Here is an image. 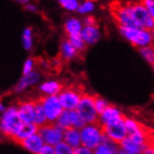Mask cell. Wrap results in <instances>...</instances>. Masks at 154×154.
Listing matches in <instances>:
<instances>
[{
    "mask_svg": "<svg viewBox=\"0 0 154 154\" xmlns=\"http://www.w3.org/2000/svg\"><path fill=\"white\" fill-rule=\"evenodd\" d=\"M22 124L23 122L18 112L17 105H10L7 109L1 113L0 131L4 137L13 140Z\"/></svg>",
    "mask_w": 154,
    "mask_h": 154,
    "instance_id": "6da1fadb",
    "label": "cell"
},
{
    "mask_svg": "<svg viewBox=\"0 0 154 154\" xmlns=\"http://www.w3.org/2000/svg\"><path fill=\"white\" fill-rule=\"evenodd\" d=\"M119 32L125 40H127L131 45L138 50L153 45L151 31L140 28V27L119 26Z\"/></svg>",
    "mask_w": 154,
    "mask_h": 154,
    "instance_id": "7a4b0ae2",
    "label": "cell"
},
{
    "mask_svg": "<svg viewBox=\"0 0 154 154\" xmlns=\"http://www.w3.org/2000/svg\"><path fill=\"white\" fill-rule=\"evenodd\" d=\"M81 146L94 150L106 139L103 126L98 122L85 124L80 129Z\"/></svg>",
    "mask_w": 154,
    "mask_h": 154,
    "instance_id": "3957f363",
    "label": "cell"
},
{
    "mask_svg": "<svg viewBox=\"0 0 154 154\" xmlns=\"http://www.w3.org/2000/svg\"><path fill=\"white\" fill-rule=\"evenodd\" d=\"M124 123L128 133V137L134 141L146 147L151 140L153 133L134 117H125Z\"/></svg>",
    "mask_w": 154,
    "mask_h": 154,
    "instance_id": "277c9868",
    "label": "cell"
},
{
    "mask_svg": "<svg viewBox=\"0 0 154 154\" xmlns=\"http://www.w3.org/2000/svg\"><path fill=\"white\" fill-rule=\"evenodd\" d=\"M76 110L85 124L98 122L99 113L94 105V95L84 93Z\"/></svg>",
    "mask_w": 154,
    "mask_h": 154,
    "instance_id": "5b68a950",
    "label": "cell"
},
{
    "mask_svg": "<svg viewBox=\"0 0 154 154\" xmlns=\"http://www.w3.org/2000/svg\"><path fill=\"white\" fill-rule=\"evenodd\" d=\"M83 94L84 92L81 88L70 85L64 87L58 97L65 110H76Z\"/></svg>",
    "mask_w": 154,
    "mask_h": 154,
    "instance_id": "8992f818",
    "label": "cell"
},
{
    "mask_svg": "<svg viewBox=\"0 0 154 154\" xmlns=\"http://www.w3.org/2000/svg\"><path fill=\"white\" fill-rule=\"evenodd\" d=\"M38 99L46 114L48 123H55L60 115L65 110L59 100L58 95L40 96Z\"/></svg>",
    "mask_w": 154,
    "mask_h": 154,
    "instance_id": "52a82bcc",
    "label": "cell"
},
{
    "mask_svg": "<svg viewBox=\"0 0 154 154\" xmlns=\"http://www.w3.org/2000/svg\"><path fill=\"white\" fill-rule=\"evenodd\" d=\"M131 11L134 21L140 28L152 31L154 29V19L149 15L147 8L143 6L141 2L130 4Z\"/></svg>",
    "mask_w": 154,
    "mask_h": 154,
    "instance_id": "ba28073f",
    "label": "cell"
},
{
    "mask_svg": "<svg viewBox=\"0 0 154 154\" xmlns=\"http://www.w3.org/2000/svg\"><path fill=\"white\" fill-rule=\"evenodd\" d=\"M39 134L42 137L44 142L49 146L55 147L57 144L64 141L65 130L60 128L55 123H47L39 128Z\"/></svg>",
    "mask_w": 154,
    "mask_h": 154,
    "instance_id": "9c48e42d",
    "label": "cell"
},
{
    "mask_svg": "<svg viewBox=\"0 0 154 154\" xmlns=\"http://www.w3.org/2000/svg\"><path fill=\"white\" fill-rule=\"evenodd\" d=\"M104 133L106 138L109 139L117 144H121L126 137H128V133L126 130L124 123V119L117 122L104 126Z\"/></svg>",
    "mask_w": 154,
    "mask_h": 154,
    "instance_id": "30bf717a",
    "label": "cell"
},
{
    "mask_svg": "<svg viewBox=\"0 0 154 154\" xmlns=\"http://www.w3.org/2000/svg\"><path fill=\"white\" fill-rule=\"evenodd\" d=\"M42 75L39 71L35 70L27 75H23L13 88V93L20 94L35 86L39 85L42 81Z\"/></svg>",
    "mask_w": 154,
    "mask_h": 154,
    "instance_id": "8fae6325",
    "label": "cell"
},
{
    "mask_svg": "<svg viewBox=\"0 0 154 154\" xmlns=\"http://www.w3.org/2000/svg\"><path fill=\"white\" fill-rule=\"evenodd\" d=\"M112 14L119 26L138 27L137 22L134 19L130 4L125 6H117L116 8H114Z\"/></svg>",
    "mask_w": 154,
    "mask_h": 154,
    "instance_id": "7c38bea8",
    "label": "cell"
},
{
    "mask_svg": "<svg viewBox=\"0 0 154 154\" xmlns=\"http://www.w3.org/2000/svg\"><path fill=\"white\" fill-rule=\"evenodd\" d=\"M125 116L123 115V112L121 108L115 105L110 104L102 113L99 114L98 123L104 127V126H106L108 124L123 120Z\"/></svg>",
    "mask_w": 154,
    "mask_h": 154,
    "instance_id": "4fadbf2b",
    "label": "cell"
},
{
    "mask_svg": "<svg viewBox=\"0 0 154 154\" xmlns=\"http://www.w3.org/2000/svg\"><path fill=\"white\" fill-rule=\"evenodd\" d=\"M64 87L60 80L51 79L42 81L38 86V90L41 96H53L59 95Z\"/></svg>",
    "mask_w": 154,
    "mask_h": 154,
    "instance_id": "5bb4252c",
    "label": "cell"
},
{
    "mask_svg": "<svg viewBox=\"0 0 154 154\" xmlns=\"http://www.w3.org/2000/svg\"><path fill=\"white\" fill-rule=\"evenodd\" d=\"M35 100L37 99H24L16 104L23 122H33Z\"/></svg>",
    "mask_w": 154,
    "mask_h": 154,
    "instance_id": "9a60e30c",
    "label": "cell"
},
{
    "mask_svg": "<svg viewBox=\"0 0 154 154\" xmlns=\"http://www.w3.org/2000/svg\"><path fill=\"white\" fill-rule=\"evenodd\" d=\"M20 145L25 150L32 154H39L46 144H45L39 133H37L33 134L32 137L23 140L22 143H20Z\"/></svg>",
    "mask_w": 154,
    "mask_h": 154,
    "instance_id": "2e32d148",
    "label": "cell"
},
{
    "mask_svg": "<svg viewBox=\"0 0 154 154\" xmlns=\"http://www.w3.org/2000/svg\"><path fill=\"white\" fill-rule=\"evenodd\" d=\"M80 35L84 39L87 46H92L96 44L101 38V31L96 24L84 25Z\"/></svg>",
    "mask_w": 154,
    "mask_h": 154,
    "instance_id": "e0dca14e",
    "label": "cell"
},
{
    "mask_svg": "<svg viewBox=\"0 0 154 154\" xmlns=\"http://www.w3.org/2000/svg\"><path fill=\"white\" fill-rule=\"evenodd\" d=\"M79 52L72 45L68 39L63 40L60 44L59 55L63 62H71L79 56Z\"/></svg>",
    "mask_w": 154,
    "mask_h": 154,
    "instance_id": "ac0fdd59",
    "label": "cell"
},
{
    "mask_svg": "<svg viewBox=\"0 0 154 154\" xmlns=\"http://www.w3.org/2000/svg\"><path fill=\"white\" fill-rule=\"evenodd\" d=\"M38 130L39 128L33 122H23L13 140L18 144H20L23 140L32 137L33 134L38 133Z\"/></svg>",
    "mask_w": 154,
    "mask_h": 154,
    "instance_id": "d6986e66",
    "label": "cell"
},
{
    "mask_svg": "<svg viewBox=\"0 0 154 154\" xmlns=\"http://www.w3.org/2000/svg\"><path fill=\"white\" fill-rule=\"evenodd\" d=\"M64 141L68 144L73 149H78L81 146V134L80 129L77 128H68L65 130L64 133Z\"/></svg>",
    "mask_w": 154,
    "mask_h": 154,
    "instance_id": "ffe728a7",
    "label": "cell"
},
{
    "mask_svg": "<svg viewBox=\"0 0 154 154\" xmlns=\"http://www.w3.org/2000/svg\"><path fill=\"white\" fill-rule=\"evenodd\" d=\"M84 27L83 22L76 17H70L65 22L64 28L65 32L66 33L67 37L74 35H80Z\"/></svg>",
    "mask_w": 154,
    "mask_h": 154,
    "instance_id": "44dd1931",
    "label": "cell"
},
{
    "mask_svg": "<svg viewBox=\"0 0 154 154\" xmlns=\"http://www.w3.org/2000/svg\"><path fill=\"white\" fill-rule=\"evenodd\" d=\"M120 144L106 138L104 142L94 150V154H119Z\"/></svg>",
    "mask_w": 154,
    "mask_h": 154,
    "instance_id": "7402d4cb",
    "label": "cell"
},
{
    "mask_svg": "<svg viewBox=\"0 0 154 154\" xmlns=\"http://www.w3.org/2000/svg\"><path fill=\"white\" fill-rule=\"evenodd\" d=\"M33 123H35L38 128L42 127L45 124L48 123L46 114L44 112L43 106L39 101V99L35 100V113H34V121Z\"/></svg>",
    "mask_w": 154,
    "mask_h": 154,
    "instance_id": "603a6c76",
    "label": "cell"
},
{
    "mask_svg": "<svg viewBox=\"0 0 154 154\" xmlns=\"http://www.w3.org/2000/svg\"><path fill=\"white\" fill-rule=\"evenodd\" d=\"M120 148L133 154H141L145 147L127 137L120 144Z\"/></svg>",
    "mask_w": 154,
    "mask_h": 154,
    "instance_id": "cb8c5ba5",
    "label": "cell"
},
{
    "mask_svg": "<svg viewBox=\"0 0 154 154\" xmlns=\"http://www.w3.org/2000/svg\"><path fill=\"white\" fill-rule=\"evenodd\" d=\"M22 42L23 49L27 51H32L34 47V39H33V31L30 27H27L23 32L22 35Z\"/></svg>",
    "mask_w": 154,
    "mask_h": 154,
    "instance_id": "d4e9b609",
    "label": "cell"
},
{
    "mask_svg": "<svg viewBox=\"0 0 154 154\" xmlns=\"http://www.w3.org/2000/svg\"><path fill=\"white\" fill-rule=\"evenodd\" d=\"M67 39L76 48V50L79 53L80 52H83L86 50V48H87V44L85 43L84 39L82 38V37H81L80 35H69V37H67Z\"/></svg>",
    "mask_w": 154,
    "mask_h": 154,
    "instance_id": "484cf974",
    "label": "cell"
},
{
    "mask_svg": "<svg viewBox=\"0 0 154 154\" xmlns=\"http://www.w3.org/2000/svg\"><path fill=\"white\" fill-rule=\"evenodd\" d=\"M141 57L146 61L148 64L152 66L154 64V46L144 47L138 50Z\"/></svg>",
    "mask_w": 154,
    "mask_h": 154,
    "instance_id": "4316f807",
    "label": "cell"
},
{
    "mask_svg": "<svg viewBox=\"0 0 154 154\" xmlns=\"http://www.w3.org/2000/svg\"><path fill=\"white\" fill-rule=\"evenodd\" d=\"M95 10V3L93 0H84L83 2L79 4V7L78 8V13L80 15H88L92 13Z\"/></svg>",
    "mask_w": 154,
    "mask_h": 154,
    "instance_id": "83f0119b",
    "label": "cell"
},
{
    "mask_svg": "<svg viewBox=\"0 0 154 154\" xmlns=\"http://www.w3.org/2000/svg\"><path fill=\"white\" fill-rule=\"evenodd\" d=\"M55 124L59 126L60 128L63 130H66L68 128H71V122H70V115H69V110H64L58 120L56 121Z\"/></svg>",
    "mask_w": 154,
    "mask_h": 154,
    "instance_id": "f1b7e54d",
    "label": "cell"
},
{
    "mask_svg": "<svg viewBox=\"0 0 154 154\" xmlns=\"http://www.w3.org/2000/svg\"><path fill=\"white\" fill-rule=\"evenodd\" d=\"M69 115H70L71 127L81 129L85 125V122L80 118V116L79 115L77 110H69Z\"/></svg>",
    "mask_w": 154,
    "mask_h": 154,
    "instance_id": "f546056e",
    "label": "cell"
},
{
    "mask_svg": "<svg viewBox=\"0 0 154 154\" xmlns=\"http://www.w3.org/2000/svg\"><path fill=\"white\" fill-rule=\"evenodd\" d=\"M60 6L67 11H77L79 7V0H57Z\"/></svg>",
    "mask_w": 154,
    "mask_h": 154,
    "instance_id": "4dcf8cb0",
    "label": "cell"
},
{
    "mask_svg": "<svg viewBox=\"0 0 154 154\" xmlns=\"http://www.w3.org/2000/svg\"><path fill=\"white\" fill-rule=\"evenodd\" d=\"M54 149H55L56 154H75V149L70 147L65 141L57 144Z\"/></svg>",
    "mask_w": 154,
    "mask_h": 154,
    "instance_id": "1f68e13d",
    "label": "cell"
},
{
    "mask_svg": "<svg viewBox=\"0 0 154 154\" xmlns=\"http://www.w3.org/2000/svg\"><path fill=\"white\" fill-rule=\"evenodd\" d=\"M94 105H95V107L98 113L100 114L110 105V103L108 102L106 99H105L104 97L100 95H94Z\"/></svg>",
    "mask_w": 154,
    "mask_h": 154,
    "instance_id": "d6a6232c",
    "label": "cell"
},
{
    "mask_svg": "<svg viewBox=\"0 0 154 154\" xmlns=\"http://www.w3.org/2000/svg\"><path fill=\"white\" fill-rule=\"evenodd\" d=\"M35 66H37V62L33 58H27L23 65V75H27L31 73V72L35 71Z\"/></svg>",
    "mask_w": 154,
    "mask_h": 154,
    "instance_id": "836d02e7",
    "label": "cell"
},
{
    "mask_svg": "<svg viewBox=\"0 0 154 154\" xmlns=\"http://www.w3.org/2000/svg\"><path fill=\"white\" fill-rule=\"evenodd\" d=\"M140 2L147 8L149 15L154 19V0H140Z\"/></svg>",
    "mask_w": 154,
    "mask_h": 154,
    "instance_id": "e575fe53",
    "label": "cell"
},
{
    "mask_svg": "<svg viewBox=\"0 0 154 154\" xmlns=\"http://www.w3.org/2000/svg\"><path fill=\"white\" fill-rule=\"evenodd\" d=\"M141 154H154V139L153 137L148 143V145L144 148Z\"/></svg>",
    "mask_w": 154,
    "mask_h": 154,
    "instance_id": "d590c367",
    "label": "cell"
},
{
    "mask_svg": "<svg viewBox=\"0 0 154 154\" xmlns=\"http://www.w3.org/2000/svg\"><path fill=\"white\" fill-rule=\"evenodd\" d=\"M39 154H56L55 149L52 146H49V145H45L42 150L39 152Z\"/></svg>",
    "mask_w": 154,
    "mask_h": 154,
    "instance_id": "8d00e7d4",
    "label": "cell"
},
{
    "mask_svg": "<svg viewBox=\"0 0 154 154\" xmlns=\"http://www.w3.org/2000/svg\"><path fill=\"white\" fill-rule=\"evenodd\" d=\"M75 154H94V150L87 149L83 146H80L79 148L75 149Z\"/></svg>",
    "mask_w": 154,
    "mask_h": 154,
    "instance_id": "74e56055",
    "label": "cell"
},
{
    "mask_svg": "<svg viewBox=\"0 0 154 154\" xmlns=\"http://www.w3.org/2000/svg\"><path fill=\"white\" fill-rule=\"evenodd\" d=\"M82 22H83L84 25H94V24H95L94 18L93 16H90V15H87L86 17H84Z\"/></svg>",
    "mask_w": 154,
    "mask_h": 154,
    "instance_id": "f35d334b",
    "label": "cell"
},
{
    "mask_svg": "<svg viewBox=\"0 0 154 154\" xmlns=\"http://www.w3.org/2000/svg\"><path fill=\"white\" fill-rule=\"evenodd\" d=\"M50 62H51V67L57 68V67L60 66V64H61L62 60H61V58L59 57V58H54V59L51 60Z\"/></svg>",
    "mask_w": 154,
    "mask_h": 154,
    "instance_id": "ab89813d",
    "label": "cell"
},
{
    "mask_svg": "<svg viewBox=\"0 0 154 154\" xmlns=\"http://www.w3.org/2000/svg\"><path fill=\"white\" fill-rule=\"evenodd\" d=\"M39 65L41 66V68H44V69H49L51 68V62L50 61H46V60H42L40 61Z\"/></svg>",
    "mask_w": 154,
    "mask_h": 154,
    "instance_id": "60d3db41",
    "label": "cell"
},
{
    "mask_svg": "<svg viewBox=\"0 0 154 154\" xmlns=\"http://www.w3.org/2000/svg\"><path fill=\"white\" fill-rule=\"evenodd\" d=\"M25 10L27 11H30V12H35L37 11V7H35L34 4L28 3V4L25 5Z\"/></svg>",
    "mask_w": 154,
    "mask_h": 154,
    "instance_id": "b9f144b4",
    "label": "cell"
},
{
    "mask_svg": "<svg viewBox=\"0 0 154 154\" xmlns=\"http://www.w3.org/2000/svg\"><path fill=\"white\" fill-rule=\"evenodd\" d=\"M7 106L6 105H4V103H1L0 104V111H1V113H3L6 109H7Z\"/></svg>",
    "mask_w": 154,
    "mask_h": 154,
    "instance_id": "7bdbcfd3",
    "label": "cell"
},
{
    "mask_svg": "<svg viewBox=\"0 0 154 154\" xmlns=\"http://www.w3.org/2000/svg\"><path fill=\"white\" fill-rule=\"evenodd\" d=\"M15 1L19 2V3H21V4H24V5H26V4H28V3L30 2V0H15Z\"/></svg>",
    "mask_w": 154,
    "mask_h": 154,
    "instance_id": "ee69618b",
    "label": "cell"
},
{
    "mask_svg": "<svg viewBox=\"0 0 154 154\" xmlns=\"http://www.w3.org/2000/svg\"><path fill=\"white\" fill-rule=\"evenodd\" d=\"M119 154H133V153H131V152H128V151H126V150H124V149H122L120 148Z\"/></svg>",
    "mask_w": 154,
    "mask_h": 154,
    "instance_id": "f6af8a7d",
    "label": "cell"
},
{
    "mask_svg": "<svg viewBox=\"0 0 154 154\" xmlns=\"http://www.w3.org/2000/svg\"><path fill=\"white\" fill-rule=\"evenodd\" d=\"M151 35H152V40H153V45H154V29L151 31Z\"/></svg>",
    "mask_w": 154,
    "mask_h": 154,
    "instance_id": "bcb514c9",
    "label": "cell"
},
{
    "mask_svg": "<svg viewBox=\"0 0 154 154\" xmlns=\"http://www.w3.org/2000/svg\"><path fill=\"white\" fill-rule=\"evenodd\" d=\"M151 66H152V69H153V71H154V64H153V65H152Z\"/></svg>",
    "mask_w": 154,
    "mask_h": 154,
    "instance_id": "7dc6e473",
    "label": "cell"
},
{
    "mask_svg": "<svg viewBox=\"0 0 154 154\" xmlns=\"http://www.w3.org/2000/svg\"><path fill=\"white\" fill-rule=\"evenodd\" d=\"M152 137H153V139H154V133L152 134Z\"/></svg>",
    "mask_w": 154,
    "mask_h": 154,
    "instance_id": "c3c4849f",
    "label": "cell"
},
{
    "mask_svg": "<svg viewBox=\"0 0 154 154\" xmlns=\"http://www.w3.org/2000/svg\"><path fill=\"white\" fill-rule=\"evenodd\" d=\"M153 46H154V45H153Z\"/></svg>",
    "mask_w": 154,
    "mask_h": 154,
    "instance_id": "681fc988",
    "label": "cell"
}]
</instances>
